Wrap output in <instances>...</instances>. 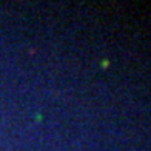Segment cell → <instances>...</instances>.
Wrapping results in <instances>:
<instances>
[{"mask_svg":"<svg viewBox=\"0 0 151 151\" xmlns=\"http://www.w3.org/2000/svg\"><path fill=\"white\" fill-rule=\"evenodd\" d=\"M102 66H104V70H106V68L109 66V60H104L102 62Z\"/></svg>","mask_w":151,"mask_h":151,"instance_id":"1","label":"cell"}]
</instances>
